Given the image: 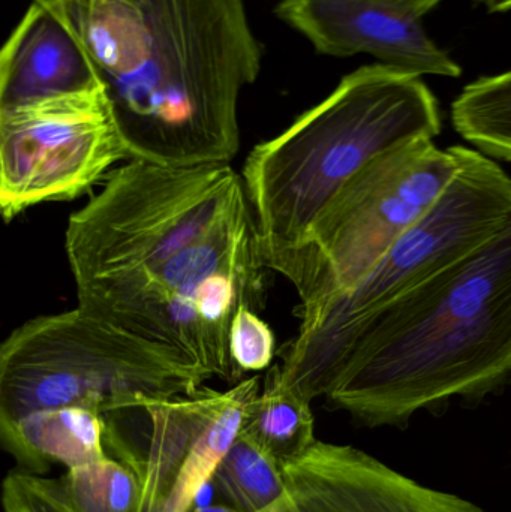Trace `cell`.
Here are the masks:
<instances>
[{"label":"cell","instance_id":"cell-1","mask_svg":"<svg viewBox=\"0 0 511 512\" xmlns=\"http://www.w3.org/2000/svg\"><path fill=\"white\" fill-rule=\"evenodd\" d=\"M98 72L132 159L231 164L261 71L243 0H53Z\"/></svg>","mask_w":511,"mask_h":512},{"label":"cell","instance_id":"cell-2","mask_svg":"<svg viewBox=\"0 0 511 512\" xmlns=\"http://www.w3.org/2000/svg\"><path fill=\"white\" fill-rule=\"evenodd\" d=\"M511 381V225L372 318L348 349L330 409L360 426L405 427L453 397L477 403Z\"/></svg>","mask_w":511,"mask_h":512},{"label":"cell","instance_id":"cell-3","mask_svg":"<svg viewBox=\"0 0 511 512\" xmlns=\"http://www.w3.org/2000/svg\"><path fill=\"white\" fill-rule=\"evenodd\" d=\"M440 105L422 77L368 65L342 78L320 104L258 144L243 165L246 198L264 264L275 271L321 210L372 158L438 137Z\"/></svg>","mask_w":511,"mask_h":512},{"label":"cell","instance_id":"cell-4","mask_svg":"<svg viewBox=\"0 0 511 512\" xmlns=\"http://www.w3.org/2000/svg\"><path fill=\"white\" fill-rule=\"evenodd\" d=\"M458 171L431 212L401 237L359 286L299 312L282 349V381L306 400L327 397L362 328L479 251L511 225V177L497 161L459 146Z\"/></svg>","mask_w":511,"mask_h":512},{"label":"cell","instance_id":"cell-5","mask_svg":"<svg viewBox=\"0 0 511 512\" xmlns=\"http://www.w3.org/2000/svg\"><path fill=\"white\" fill-rule=\"evenodd\" d=\"M267 270L248 209L153 273L77 289V303L174 352L207 381L236 382L242 373L231 358V322L240 307L263 309Z\"/></svg>","mask_w":511,"mask_h":512},{"label":"cell","instance_id":"cell-6","mask_svg":"<svg viewBox=\"0 0 511 512\" xmlns=\"http://www.w3.org/2000/svg\"><path fill=\"white\" fill-rule=\"evenodd\" d=\"M248 209L231 164L129 159L69 216L65 251L75 288L153 273Z\"/></svg>","mask_w":511,"mask_h":512},{"label":"cell","instance_id":"cell-7","mask_svg":"<svg viewBox=\"0 0 511 512\" xmlns=\"http://www.w3.org/2000/svg\"><path fill=\"white\" fill-rule=\"evenodd\" d=\"M206 376L189 361L81 307L36 316L0 348V420L81 406L99 414L189 396Z\"/></svg>","mask_w":511,"mask_h":512},{"label":"cell","instance_id":"cell-8","mask_svg":"<svg viewBox=\"0 0 511 512\" xmlns=\"http://www.w3.org/2000/svg\"><path fill=\"white\" fill-rule=\"evenodd\" d=\"M459 162V146L440 149L431 138H417L384 150L360 168L275 270L296 289L299 312L359 286L431 212Z\"/></svg>","mask_w":511,"mask_h":512},{"label":"cell","instance_id":"cell-9","mask_svg":"<svg viewBox=\"0 0 511 512\" xmlns=\"http://www.w3.org/2000/svg\"><path fill=\"white\" fill-rule=\"evenodd\" d=\"M132 159L104 87L0 110V210L71 201Z\"/></svg>","mask_w":511,"mask_h":512},{"label":"cell","instance_id":"cell-10","mask_svg":"<svg viewBox=\"0 0 511 512\" xmlns=\"http://www.w3.org/2000/svg\"><path fill=\"white\" fill-rule=\"evenodd\" d=\"M260 390L261 378L251 376L225 391L204 385L189 396L141 402L147 442L138 512L194 511Z\"/></svg>","mask_w":511,"mask_h":512},{"label":"cell","instance_id":"cell-11","mask_svg":"<svg viewBox=\"0 0 511 512\" xmlns=\"http://www.w3.org/2000/svg\"><path fill=\"white\" fill-rule=\"evenodd\" d=\"M282 471L287 493L261 512H485L350 445L317 441Z\"/></svg>","mask_w":511,"mask_h":512},{"label":"cell","instance_id":"cell-12","mask_svg":"<svg viewBox=\"0 0 511 512\" xmlns=\"http://www.w3.org/2000/svg\"><path fill=\"white\" fill-rule=\"evenodd\" d=\"M276 12L318 53L369 54L380 65L417 77L462 74L461 66L429 38L422 18L386 0H282Z\"/></svg>","mask_w":511,"mask_h":512},{"label":"cell","instance_id":"cell-13","mask_svg":"<svg viewBox=\"0 0 511 512\" xmlns=\"http://www.w3.org/2000/svg\"><path fill=\"white\" fill-rule=\"evenodd\" d=\"M101 87L62 9L53 0H32L0 53V110Z\"/></svg>","mask_w":511,"mask_h":512},{"label":"cell","instance_id":"cell-14","mask_svg":"<svg viewBox=\"0 0 511 512\" xmlns=\"http://www.w3.org/2000/svg\"><path fill=\"white\" fill-rule=\"evenodd\" d=\"M104 415L81 406L39 409L0 420V441L18 471L44 475L53 465L66 469L104 459Z\"/></svg>","mask_w":511,"mask_h":512},{"label":"cell","instance_id":"cell-15","mask_svg":"<svg viewBox=\"0 0 511 512\" xmlns=\"http://www.w3.org/2000/svg\"><path fill=\"white\" fill-rule=\"evenodd\" d=\"M311 403L282 381L281 366L273 364L240 432L279 462H290L317 442Z\"/></svg>","mask_w":511,"mask_h":512},{"label":"cell","instance_id":"cell-16","mask_svg":"<svg viewBox=\"0 0 511 512\" xmlns=\"http://www.w3.org/2000/svg\"><path fill=\"white\" fill-rule=\"evenodd\" d=\"M212 484L225 507L261 512L287 493L282 463L239 432L213 474Z\"/></svg>","mask_w":511,"mask_h":512},{"label":"cell","instance_id":"cell-17","mask_svg":"<svg viewBox=\"0 0 511 512\" xmlns=\"http://www.w3.org/2000/svg\"><path fill=\"white\" fill-rule=\"evenodd\" d=\"M452 122L480 153L511 162V71L465 86L453 101Z\"/></svg>","mask_w":511,"mask_h":512},{"label":"cell","instance_id":"cell-18","mask_svg":"<svg viewBox=\"0 0 511 512\" xmlns=\"http://www.w3.org/2000/svg\"><path fill=\"white\" fill-rule=\"evenodd\" d=\"M60 486L78 512H138V472L120 460L104 457L68 469Z\"/></svg>","mask_w":511,"mask_h":512},{"label":"cell","instance_id":"cell-19","mask_svg":"<svg viewBox=\"0 0 511 512\" xmlns=\"http://www.w3.org/2000/svg\"><path fill=\"white\" fill-rule=\"evenodd\" d=\"M230 352L242 375L273 366L276 339L272 328L252 307H240L230 328Z\"/></svg>","mask_w":511,"mask_h":512},{"label":"cell","instance_id":"cell-20","mask_svg":"<svg viewBox=\"0 0 511 512\" xmlns=\"http://www.w3.org/2000/svg\"><path fill=\"white\" fill-rule=\"evenodd\" d=\"M8 478L35 512H78L60 486L59 478L51 480L21 471L12 472Z\"/></svg>","mask_w":511,"mask_h":512},{"label":"cell","instance_id":"cell-21","mask_svg":"<svg viewBox=\"0 0 511 512\" xmlns=\"http://www.w3.org/2000/svg\"><path fill=\"white\" fill-rule=\"evenodd\" d=\"M2 501L5 512H35L8 477L3 481Z\"/></svg>","mask_w":511,"mask_h":512},{"label":"cell","instance_id":"cell-22","mask_svg":"<svg viewBox=\"0 0 511 512\" xmlns=\"http://www.w3.org/2000/svg\"><path fill=\"white\" fill-rule=\"evenodd\" d=\"M386 2L402 9V11L408 12V14L414 15V17L423 18L443 0H386Z\"/></svg>","mask_w":511,"mask_h":512},{"label":"cell","instance_id":"cell-23","mask_svg":"<svg viewBox=\"0 0 511 512\" xmlns=\"http://www.w3.org/2000/svg\"><path fill=\"white\" fill-rule=\"evenodd\" d=\"M491 12L511 11V0H483Z\"/></svg>","mask_w":511,"mask_h":512},{"label":"cell","instance_id":"cell-24","mask_svg":"<svg viewBox=\"0 0 511 512\" xmlns=\"http://www.w3.org/2000/svg\"><path fill=\"white\" fill-rule=\"evenodd\" d=\"M192 512H236L231 508L225 507V505H209V507H198Z\"/></svg>","mask_w":511,"mask_h":512}]
</instances>
